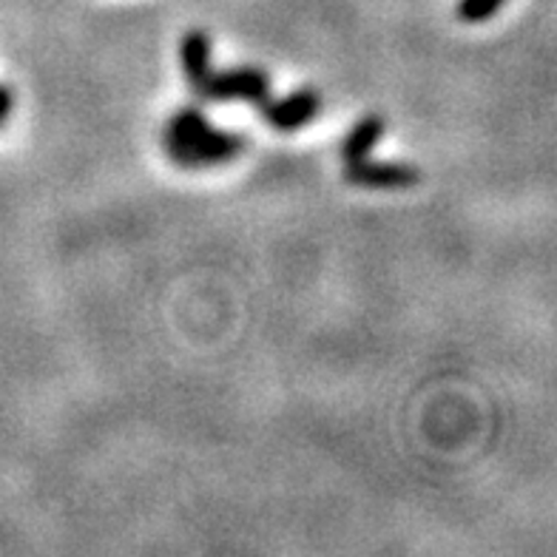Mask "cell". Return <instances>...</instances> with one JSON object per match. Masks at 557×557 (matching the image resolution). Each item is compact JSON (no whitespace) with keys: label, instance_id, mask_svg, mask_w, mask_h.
I'll use <instances>...</instances> for the list:
<instances>
[{"label":"cell","instance_id":"cell-1","mask_svg":"<svg viewBox=\"0 0 557 557\" xmlns=\"http://www.w3.org/2000/svg\"><path fill=\"white\" fill-rule=\"evenodd\" d=\"M162 146L176 165L208 169V165H222V162L245 154L248 137L236 132H220V128H213L199 106H185V109L174 111L165 123Z\"/></svg>","mask_w":557,"mask_h":557},{"label":"cell","instance_id":"cell-2","mask_svg":"<svg viewBox=\"0 0 557 557\" xmlns=\"http://www.w3.org/2000/svg\"><path fill=\"white\" fill-rule=\"evenodd\" d=\"M199 100L206 103H231V100H243V103L259 106L271 97V74L257 66H239L225 69V72H211L208 81L197 88Z\"/></svg>","mask_w":557,"mask_h":557},{"label":"cell","instance_id":"cell-3","mask_svg":"<svg viewBox=\"0 0 557 557\" xmlns=\"http://www.w3.org/2000/svg\"><path fill=\"white\" fill-rule=\"evenodd\" d=\"M262 117L268 120L273 132H299L308 123H313L315 114L322 111V95L315 88H296L294 95L282 97V100H264L259 106Z\"/></svg>","mask_w":557,"mask_h":557},{"label":"cell","instance_id":"cell-4","mask_svg":"<svg viewBox=\"0 0 557 557\" xmlns=\"http://www.w3.org/2000/svg\"><path fill=\"white\" fill-rule=\"evenodd\" d=\"M345 180L350 185L361 188H412L421 180V171L410 162H393V160H356L347 162Z\"/></svg>","mask_w":557,"mask_h":557},{"label":"cell","instance_id":"cell-5","mask_svg":"<svg viewBox=\"0 0 557 557\" xmlns=\"http://www.w3.org/2000/svg\"><path fill=\"white\" fill-rule=\"evenodd\" d=\"M180 58H183V72L188 88L197 95V88L208 81L211 69V37L202 29L185 32L183 46H180Z\"/></svg>","mask_w":557,"mask_h":557},{"label":"cell","instance_id":"cell-6","mask_svg":"<svg viewBox=\"0 0 557 557\" xmlns=\"http://www.w3.org/2000/svg\"><path fill=\"white\" fill-rule=\"evenodd\" d=\"M384 132H387V125H384V120L379 114H370V117L359 120L347 132V137L342 139V160L356 162L370 157V151L382 143Z\"/></svg>","mask_w":557,"mask_h":557},{"label":"cell","instance_id":"cell-7","mask_svg":"<svg viewBox=\"0 0 557 557\" xmlns=\"http://www.w3.org/2000/svg\"><path fill=\"white\" fill-rule=\"evenodd\" d=\"M506 0H458V17L463 23H484L490 17L498 15V9L504 7Z\"/></svg>","mask_w":557,"mask_h":557},{"label":"cell","instance_id":"cell-8","mask_svg":"<svg viewBox=\"0 0 557 557\" xmlns=\"http://www.w3.org/2000/svg\"><path fill=\"white\" fill-rule=\"evenodd\" d=\"M12 109H15V95L7 86H0V125L12 114Z\"/></svg>","mask_w":557,"mask_h":557}]
</instances>
